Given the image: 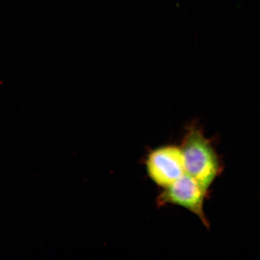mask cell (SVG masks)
Returning <instances> with one entry per match:
<instances>
[{
    "label": "cell",
    "instance_id": "cell-1",
    "mask_svg": "<svg viewBox=\"0 0 260 260\" xmlns=\"http://www.w3.org/2000/svg\"><path fill=\"white\" fill-rule=\"evenodd\" d=\"M180 149L186 173L209 190L222 170V162L212 142L192 123L187 126Z\"/></svg>",
    "mask_w": 260,
    "mask_h": 260
},
{
    "label": "cell",
    "instance_id": "cell-2",
    "mask_svg": "<svg viewBox=\"0 0 260 260\" xmlns=\"http://www.w3.org/2000/svg\"><path fill=\"white\" fill-rule=\"evenodd\" d=\"M208 193L209 190L185 173L170 186L164 188L157 198V204L159 207L172 204L183 207L199 217L203 225L209 229L210 223L204 210Z\"/></svg>",
    "mask_w": 260,
    "mask_h": 260
},
{
    "label": "cell",
    "instance_id": "cell-3",
    "mask_svg": "<svg viewBox=\"0 0 260 260\" xmlns=\"http://www.w3.org/2000/svg\"><path fill=\"white\" fill-rule=\"evenodd\" d=\"M146 168L152 181L164 188L186 173L180 147L174 145L162 146L149 152Z\"/></svg>",
    "mask_w": 260,
    "mask_h": 260
}]
</instances>
